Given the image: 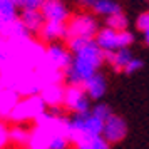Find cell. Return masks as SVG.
<instances>
[{"label":"cell","instance_id":"18","mask_svg":"<svg viewBox=\"0 0 149 149\" xmlns=\"http://www.w3.org/2000/svg\"><path fill=\"white\" fill-rule=\"evenodd\" d=\"M15 19H19L15 0H0V27Z\"/></svg>","mask_w":149,"mask_h":149},{"label":"cell","instance_id":"22","mask_svg":"<svg viewBox=\"0 0 149 149\" xmlns=\"http://www.w3.org/2000/svg\"><path fill=\"white\" fill-rule=\"evenodd\" d=\"M89 40H92V39H87V37H70L69 39V50L75 54V52H79L81 49H84L86 45L89 44Z\"/></svg>","mask_w":149,"mask_h":149},{"label":"cell","instance_id":"15","mask_svg":"<svg viewBox=\"0 0 149 149\" xmlns=\"http://www.w3.org/2000/svg\"><path fill=\"white\" fill-rule=\"evenodd\" d=\"M19 19L24 24V27L27 29L29 34H39L45 22L40 10H22V15Z\"/></svg>","mask_w":149,"mask_h":149},{"label":"cell","instance_id":"3","mask_svg":"<svg viewBox=\"0 0 149 149\" xmlns=\"http://www.w3.org/2000/svg\"><path fill=\"white\" fill-rule=\"evenodd\" d=\"M94 40L102 49V52H114L117 49L129 47L134 42V35L129 30H112L109 27H104L97 30Z\"/></svg>","mask_w":149,"mask_h":149},{"label":"cell","instance_id":"11","mask_svg":"<svg viewBox=\"0 0 149 149\" xmlns=\"http://www.w3.org/2000/svg\"><path fill=\"white\" fill-rule=\"evenodd\" d=\"M39 95L42 97V101L45 102L47 107L59 109L62 107V102H64V86L62 84H45L42 86Z\"/></svg>","mask_w":149,"mask_h":149},{"label":"cell","instance_id":"16","mask_svg":"<svg viewBox=\"0 0 149 149\" xmlns=\"http://www.w3.org/2000/svg\"><path fill=\"white\" fill-rule=\"evenodd\" d=\"M131 59H132V54L127 47L117 49L114 52H104V61H107L114 70H124Z\"/></svg>","mask_w":149,"mask_h":149},{"label":"cell","instance_id":"30","mask_svg":"<svg viewBox=\"0 0 149 149\" xmlns=\"http://www.w3.org/2000/svg\"><path fill=\"white\" fill-rule=\"evenodd\" d=\"M67 149H77V148H67Z\"/></svg>","mask_w":149,"mask_h":149},{"label":"cell","instance_id":"17","mask_svg":"<svg viewBox=\"0 0 149 149\" xmlns=\"http://www.w3.org/2000/svg\"><path fill=\"white\" fill-rule=\"evenodd\" d=\"M30 129H27L24 124H14L12 127H8V141L17 148H27Z\"/></svg>","mask_w":149,"mask_h":149},{"label":"cell","instance_id":"14","mask_svg":"<svg viewBox=\"0 0 149 149\" xmlns=\"http://www.w3.org/2000/svg\"><path fill=\"white\" fill-rule=\"evenodd\" d=\"M50 139H52V134L47 129L34 124V127L30 129L27 148L29 149H50Z\"/></svg>","mask_w":149,"mask_h":149},{"label":"cell","instance_id":"9","mask_svg":"<svg viewBox=\"0 0 149 149\" xmlns=\"http://www.w3.org/2000/svg\"><path fill=\"white\" fill-rule=\"evenodd\" d=\"M82 89L84 92L87 94V97L91 101H99L102 95L106 94L107 91V82H106V77L99 72H95L94 75H91L87 81L82 82Z\"/></svg>","mask_w":149,"mask_h":149},{"label":"cell","instance_id":"7","mask_svg":"<svg viewBox=\"0 0 149 149\" xmlns=\"http://www.w3.org/2000/svg\"><path fill=\"white\" fill-rule=\"evenodd\" d=\"M45 61L50 65H54L55 69L65 70L72 62V52L61 44H50L45 49Z\"/></svg>","mask_w":149,"mask_h":149},{"label":"cell","instance_id":"5","mask_svg":"<svg viewBox=\"0 0 149 149\" xmlns=\"http://www.w3.org/2000/svg\"><path fill=\"white\" fill-rule=\"evenodd\" d=\"M65 25H67V39H70V37H87V39H94L95 34H97V30H99L97 20L89 14L74 15Z\"/></svg>","mask_w":149,"mask_h":149},{"label":"cell","instance_id":"24","mask_svg":"<svg viewBox=\"0 0 149 149\" xmlns=\"http://www.w3.org/2000/svg\"><path fill=\"white\" fill-rule=\"evenodd\" d=\"M45 0H17V7L22 10H40Z\"/></svg>","mask_w":149,"mask_h":149},{"label":"cell","instance_id":"23","mask_svg":"<svg viewBox=\"0 0 149 149\" xmlns=\"http://www.w3.org/2000/svg\"><path fill=\"white\" fill-rule=\"evenodd\" d=\"M91 112L95 117H99L101 121H106L109 116L112 114V111H111V107H109L107 104H95L94 107H91Z\"/></svg>","mask_w":149,"mask_h":149},{"label":"cell","instance_id":"6","mask_svg":"<svg viewBox=\"0 0 149 149\" xmlns=\"http://www.w3.org/2000/svg\"><path fill=\"white\" fill-rule=\"evenodd\" d=\"M102 136H104V139H106L111 146L121 142L122 139L127 136V122L124 121V117H121V116H117V114L112 112V114L104 121Z\"/></svg>","mask_w":149,"mask_h":149},{"label":"cell","instance_id":"2","mask_svg":"<svg viewBox=\"0 0 149 149\" xmlns=\"http://www.w3.org/2000/svg\"><path fill=\"white\" fill-rule=\"evenodd\" d=\"M45 111H47V106H45V102L42 101V97L39 94L25 95V97H20L19 102L15 104V107L10 112L8 121H12L14 124L34 122Z\"/></svg>","mask_w":149,"mask_h":149},{"label":"cell","instance_id":"21","mask_svg":"<svg viewBox=\"0 0 149 149\" xmlns=\"http://www.w3.org/2000/svg\"><path fill=\"white\" fill-rule=\"evenodd\" d=\"M106 24H107V27L112 29V30H127L129 20L122 12H117V14H114V15L106 17Z\"/></svg>","mask_w":149,"mask_h":149},{"label":"cell","instance_id":"10","mask_svg":"<svg viewBox=\"0 0 149 149\" xmlns=\"http://www.w3.org/2000/svg\"><path fill=\"white\" fill-rule=\"evenodd\" d=\"M19 99H20V95L17 91L0 84V119L2 121H8L10 112L15 107V104L19 102Z\"/></svg>","mask_w":149,"mask_h":149},{"label":"cell","instance_id":"26","mask_svg":"<svg viewBox=\"0 0 149 149\" xmlns=\"http://www.w3.org/2000/svg\"><path fill=\"white\" fill-rule=\"evenodd\" d=\"M141 69H142V61H141V59L132 57V59L127 62V65L124 67V72H126V74H134V72L141 70Z\"/></svg>","mask_w":149,"mask_h":149},{"label":"cell","instance_id":"19","mask_svg":"<svg viewBox=\"0 0 149 149\" xmlns=\"http://www.w3.org/2000/svg\"><path fill=\"white\" fill-rule=\"evenodd\" d=\"M92 10H94L97 15L109 17V15H114V14H117V12H121V5H119L116 0H95Z\"/></svg>","mask_w":149,"mask_h":149},{"label":"cell","instance_id":"27","mask_svg":"<svg viewBox=\"0 0 149 149\" xmlns=\"http://www.w3.org/2000/svg\"><path fill=\"white\" fill-rule=\"evenodd\" d=\"M136 27L139 29L141 32H144L146 29H149V12H144L137 17V20H136Z\"/></svg>","mask_w":149,"mask_h":149},{"label":"cell","instance_id":"13","mask_svg":"<svg viewBox=\"0 0 149 149\" xmlns=\"http://www.w3.org/2000/svg\"><path fill=\"white\" fill-rule=\"evenodd\" d=\"M39 35L44 42L54 44L59 39H67V25L64 22H44Z\"/></svg>","mask_w":149,"mask_h":149},{"label":"cell","instance_id":"25","mask_svg":"<svg viewBox=\"0 0 149 149\" xmlns=\"http://www.w3.org/2000/svg\"><path fill=\"white\" fill-rule=\"evenodd\" d=\"M10 144L8 141V126L5 124V121L0 119V149H5Z\"/></svg>","mask_w":149,"mask_h":149},{"label":"cell","instance_id":"12","mask_svg":"<svg viewBox=\"0 0 149 149\" xmlns=\"http://www.w3.org/2000/svg\"><path fill=\"white\" fill-rule=\"evenodd\" d=\"M70 144L77 149H111L109 144L102 134H82L74 137Z\"/></svg>","mask_w":149,"mask_h":149},{"label":"cell","instance_id":"31","mask_svg":"<svg viewBox=\"0 0 149 149\" xmlns=\"http://www.w3.org/2000/svg\"><path fill=\"white\" fill-rule=\"evenodd\" d=\"M22 149H29V148H22Z\"/></svg>","mask_w":149,"mask_h":149},{"label":"cell","instance_id":"4","mask_svg":"<svg viewBox=\"0 0 149 149\" xmlns=\"http://www.w3.org/2000/svg\"><path fill=\"white\" fill-rule=\"evenodd\" d=\"M62 107L74 114H86L91 111V99L84 92L82 86H72L67 84V87H64V102Z\"/></svg>","mask_w":149,"mask_h":149},{"label":"cell","instance_id":"29","mask_svg":"<svg viewBox=\"0 0 149 149\" xmlns=\"http://www.w3.org/2000/svg\"><path fill=\"white\" fill-rule=\"evenodd\" d=\"M144 42H146V45H149V29L144 30Z\"/></svg>","mask_w":149,"mask_h":149},{"label":"cell","instance_id":"8","mask_svg":"<svg viewBox=\"0 0 149 149\" xmlns=\"http://www.w3.org/2000/svg\"><path fill=\"white\" fill-rule=\"evenodd\" d=\"M45 22H65L69 20V8L62 0H45L40 8Z\"/></svg>","mask_w":149,"mask_h":149},{"label":"cell","instance_id":"32","mask_svg":"<svg viewBox=\"0 0 149 149\" xmlns=\"http://www.w3.org/2000/svg\"><path fill=\"white\" fill-rule=\"evenodd\" d=\"M15 3H17V0H15Z\"/></svg>","mask_w":149,"mask_h":149},{"label":"cell","instance_id":"28","mask_svg":"<svg viewBox=\"0 0 149 149\" xmlns=\"http://www.w3.org/2000/svg\"><path fill=\"white\" fill-rule=\"evenodd\" d=\"M79 2V5L84 8H92L94 7V3H95V0H77Z\"/></svg>","mask_w":149,"mask_h":149},{"label":"cell","instance_id":"1","mask_svg":"<svg viewBox=\"0 0 149 149\" xmlns=\"http://www.w3.org/2000/svg\"><path fill=\"white\" fill-rule=\"evenodd\" d=\"M102 62H104V52L92 39L84 49H81L79 52L72 55L70 65L64 70V79L67 84L82 86V82L87 81L91 75L97 72Z\"/></svg>","mask_w":149,"mask_h":149},{"label":"cell","instance_id":"20","mask_svg":"<svg viewBox=\"0 0 149 149\" xmlns=\"http://www.w3.org/2000/svg\"><path fill=\"white\" fill-rule=\"evenodd\" d=\"M12 62V44L8 39L0 37V72L5 70Z\"/></svg>","mask_w":149,"mask_h":149}]
</instances>
